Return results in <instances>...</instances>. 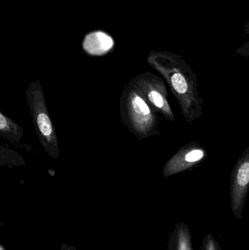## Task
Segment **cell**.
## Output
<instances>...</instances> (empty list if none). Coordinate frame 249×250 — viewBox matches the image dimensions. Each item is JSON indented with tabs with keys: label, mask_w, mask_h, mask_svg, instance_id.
I'll return each instance as SVG.
<instances>
[{
	"label": "cell",
	"mask_w": 249,
	"mask_h": 250,
	"mask_svg": "<svg viewBox=\"0 0 249 250\" xmlns=\"http://www.w3.org/2000/svg\"><path fill=\"white\" fill-rule=\"evenodd\" d=\"M147 62L166 81L186 123L191 125L200 120L203 100L199 94L198 77L182 56L170 51H151Z\"/></svg>",
	"instance_id": "cell-1"
},
{
	"label": "cell",
	"mask_w": 249,
	"mask_h": 250,
	"mask_svg": "<svg viewBox=\"0 0 249 250\" xmlns=\"http://www.w3.org/2000/svg\"><path fill=\"white\" fill-rule=\"evenodd\" d=\"M208 151L199 143L192 141L181 146L165 163L162 170L164 177L168 178L182 172L192 170L204 162Z\"/></svg>",
	"instance_id": "cell-6"
},
{
	"label": "cell",
	"mask_w": 249,
	"mask_h": 250,
	"mask_svg": "<svg viewBox=\"0 0 249 250\" xmlns=\"http://www.w3.org/2000/svg\"><path fill=\"white\" fill-rule=\"evenodd\" d=\"M131 82L157 114H162L168 121L175 122V116L168 101V89L162 78L147 72L136 76Z\"/></svg>",
	"instance_id": "cell-4"
},
{
	"label": "cell",
	"mask_w": 249,
	"mask_h": 250,
	"mask_svg": "<svg viewBox=\"0 0 249 250\" xmlns=\"http://www.w3.org/2000/svg\"><path fill=\"white\" fill-rule=\"evenodd\" d=\"M120 114L123 124L138 139L160 133L157 113L131 81L123 90Z\"/></svg>",
	"instance_id": "cell-2"
},
{
	"label": "cell",
	"mask_w": 249,
	"mask_h": 250,
	"mask_svg": "<svg viewBox=\"0 0 249 250\" xmlns=\"http://www.w3.org/2000/svg\"><path fill=\"white\" fill-rule=\"evenodd\" d=\"M173 250H193L190 229L184 223L178 225L175 229Z\"/></svg>",
	"instance_id": "cell-9"
},
{
	"label": "cell",
	"mask_w": 249,
	"mask_h": 250,
	"mask_svg": "<svg viewBox=\"0 0 249 250\" xmlns=\"http://www.w3.org/2000/svg\"><path fill=\"white\" fill-rule=\"evenodd\" d=\"M23 129L13 120L0 112V135L12 142H19L23 137Z\"/></svg>",
	"instance_id": "cell-8"
},
{
	"label": "cell",
	"mask_w": 249,
	"mask_h": 250,
	"mask_svg": "<svg viewBox=\"0 0 249 250\" xmlns=\"http://www.w3.org/2000/svg\"><path fill=\"white\" fill-rule=\"evenodd\" d=\"M244 32L245 35H249V21L244 25ZM235 54L240 57H249V40L236 50Z\"/></svg>",
	"instance_id": "cell-11"
},
{
	"label": "cell",
	"mask_w": 249,
	"mask_h": 250,
	"mask_svg": "<svg viewBox=\"0 0 249 250\" xmlns=\"http://www.w3.org/2000/svg\"><path fill=\"white\" fill-rule=\"evenodd\" d=\"M249 192V146L238 158L231 172L230 199L235 218H242Z\"/></svg>",
	"instance_id": "cell-5"
},
{
	"label": "cell",
	"mask_w": 249,
	"mask_h": 250,
	"mask_svg": "<svg viewBox=\"0 0 249 250\" xmlns=\"http://www.w3.org/2000/svg\"><path fill=\"white\" fill-rule=\"evenodd\" d=\"M201 250H221V248L214 237L211 234H207L203 239Z\"/></svg>",
	"instance_id": "cell-10"
},
{
	"label": "cell",
	"mask_w": 249,
	"mask_h": 250,
	"mask_svg": "<svg viewBox=\"0 0 249 250\" xmlns=\"http://www.w3.org/2000/svg\"><path fill=\"white\" fill-rule=\"evenodd\" d=\"M1 250H4V249H3L2 247H1Z\"/></svg>",
	"instance_id": "cell-12"
},
{
	"label": "cell",
	"mask_w": 249,
	"mask_h": 250,
	"mask_svg": "<svg viewBox=\"0 0 249 250\" xmlns=\"http://www.w3.org/2000/svg\"><path fill=\"white\" fill-rule=\"evenodd\" d=\"M26 94L35 132L39 143L50 157L58 158L60 154L58 137L51 121L43 89L39 81L29 83Z\"/></svg>",
	"instance_id": "cell-3"
},
{
	"label": "cell",
	"mask_w": 249,
	"mask_h": 250,
	"mask_svg": "<svg viewBox=\"0 0 249 250\" xmlns=\"http://www.w3.org/2000/svg\"><path fill=\"white\" fill-rule=\"evenodd\" d=\"M114 45V39L101 31L88 34L83 42V49L91 56L105 55L112 49Z\"/></svg>",
	"instance_id": "cell-7"
}]
</instances>
